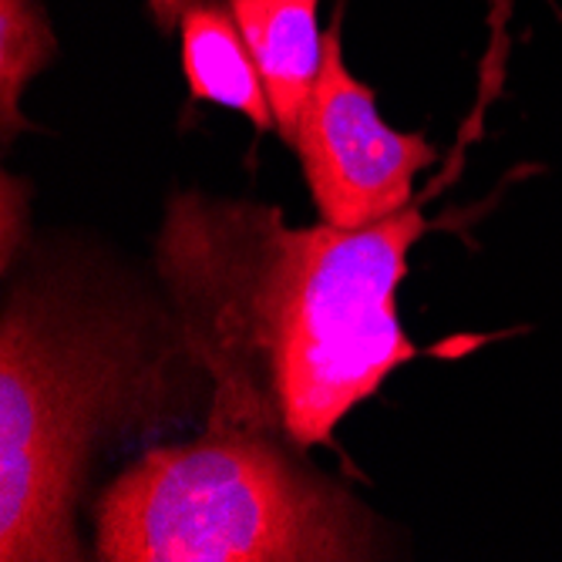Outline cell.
Returning <instances> with one entry per match:
<instances>
[{
    "label": "cell",
    "mask_w": 562,
    "mask_h": 562,
    "mask_svg": "<svg viewBox=\"0 0 562 562\" xmlns=\"http://www.w3.org/2000/svg\"><path fill=\"white\" fill-rule=\"evenodd\" d=\"M0 199H4V223H0V229H4V273H11L18 260V243H24V233H18V220L21 226H27V186L14 176H4Z\"/></svg>",
    "instance_id": "ba28073f"
},
{
    "label": "cell",
    "mask_w": 562,
    "mask_h": 562,
    "mask_svg": "<svg viewBox=\"0 0 562 562\" xmlns=\"http://www.w3.org/2000/svg\"><path fill=\"white\" fill-rule=\"evenodd\" d=\"M418 206L361 229H283L277 210L243 202L252 344L296 448L330 441L350 407L418 353L394 303L407 252L428 229Z\"/></svg>",
    "instance_id": "7a4b0ae2"
},
{
    "label": "cell",
    "mask_w": 562,
    "mask_h": 562,
    "mask_svg": "<svg viewBox=\"0 0 562 562\" xmlns=\"http://www.w3.org/2000/svg\"><path fill=\"white\" fill-rule=\"evenodd\" d=\"M58 50L55 31L37 0H0V122L4 142L27 128L21 115V94L27 81L50 65Z\"/></svg>",
    "instance_id": "52a82bcc"
},
{
    "label": "cell",
    "mask_w": 562,
    "mask_h": 562,
    "mask_svg": "<svg viewBox=\"0 0 562 562\" xmlns=\"http://www.w3.org/2000/svg\"><path fill=\"white\" fill-rule=\"evenodd\" d=\"M317 4L321 0H229L267 85L277 128L293 145L324 65L327 34H321Z\"/></svg>",
    "instance_id": "5b68a950"
},
{
    "label": "cell",
    "mask_w": 562,
    "mask_h": 562,
    "mask_svg": "<svg viewBox=\"0 0 562 562\" xmlns=\"http://www.w3.org/2000/svg\"><path fill=\"white\" fill-rule=\"evenodd\" d=\"M202 4V0H148V14L162 31H172L176 24H182L186 11Z\"/></svg>",
    "instance_id": "9c48e42d"
},
{
    "label": "cell",
    "mask_w": 562,
    "mask_h": 562,
    "mask_svg": "<svg viewBox=\"0 0 562 562\" xmlns=\"http://www.w3.org/2000/svg\"><path fill=\"white\" fill-rule=\"evenodd\" d=\"M179 27L189 94L195 101H213V105L246 115L257 132H270L277 125V115L257 58H252L233 11L213 4V0H202V4L186 11Z\"/></svg>",
    "instance_id": "8992f818"
},
{
    "label": "cell",
    "mask_w": 562,
    "mask_h": 562,
    "mask_svg": "<svg viewBox=\"0 0 562 562\" xmlns=\"http://www.w3.org/2000/svg\"><path fill=\"white\" fill-rule=\"evenodd\" d=\"M306 186L340 229L371 226L412 202L418 169L438 156L422 135L394 132L381 115L374 91L344 65L340 8L324 37V65L296 132Z\"/></svg>",
    "instance_id": "277c9868"
},
{
    "label": "cell",
    "mask_w": 562,
    "mask_h": 562,
    "mask_svg": "<svg viewBox=\"0 0 562 562\" xmlns=\"http://www.w3.org/2000/svg\"><path fill=\"white\" fill-rule=\"evenodd\" d=\"M94 526L105 562H344L378 549L371 513L257 425H206L142 454L101 495Z\"/></svg>",
    "instance_id": "3957f363"
},
{
    "label": "cell",
    "mask_w": 562,
    "mask_h": 562,
    "mask_svg": "<svg viewBox=\"0 0 562 562\" xmlns=\"http://www.w3.org/2000/svg\"><path fill=\"white\" fill-rule=\"evenodd\" d=\"M195 350L159 303L91 283L75 263L11 286L0 321V559H81L75 505L112 431L166 397V371Z\"/></svg>",
    "instance_id": "6da1fadb"
}]
</instances>
